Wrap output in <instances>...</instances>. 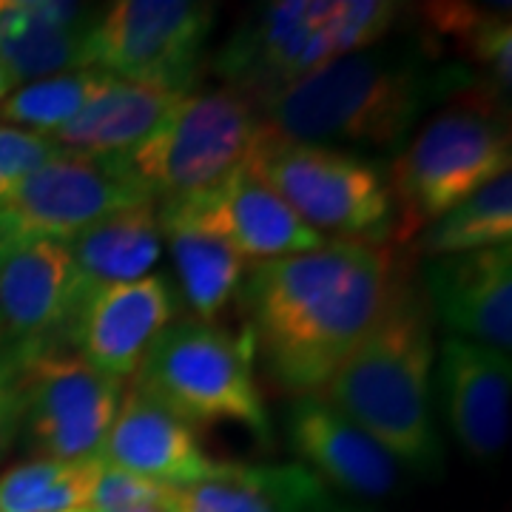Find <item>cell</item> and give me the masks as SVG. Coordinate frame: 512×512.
Here are the masks:
<instances>
[{
    "label": "cell",
    "mask_w": 512,
    "mask_h": 512,
    "mask_svg": "<svg viewBox=\"0 0 512 512\" xmlns=\"http://www.w3.org/2000/svg\"><path fill=\"white\" fill-rule=\"evenodd\" d=\"M100 458L109 467L165 487H188L217 467V461L202 450L197 430L148 399L134 384H128L123 393Z\"/></svg>",
    "instance_id": "ac0fdd59"
},
{
    "label": "cell",
    "mask_w": 512,
    "mask_h": 512,
    "mask_svg": "<svg viewBox=\"0 0 512 512\" xmlns=\"http://www.w3.org/2000/svg\"><path fill=\"white\" fill-rule=\"evenodd\" d=\"M157 211L225 239L245 262L254 265L316 251L328 242L299 220L248 168L234 171L200 197L160 202Z\"/></svg>",
    "instance_id": "4fadbf2b"
},
{
    "label": "cell",
    "mask_w": 512,
    "mask_h": 512,
    "mask_svg": "<svg viewBox=\"0 0 512 512\" xmlns=\"http://www.w3.org/2000/svg\"><path fill=\"white\" fill-rule=\"evenodd\" d=\"M424 35L447 57L476 74L481 86L501 97L512 86V29L510 15L473 3H427L421 6Z\"/></svg>",
    "instance_id": "603a6c76"
},
{
    "label": "cell",
    "mask_w": 512,
    "mask_h": 512,
    "mask_svg": "<svg viewBox=\"0 0 512 512\" xmlns=\"http://www.w3.org/2000/svg\"><path fill=\"white\" fill-rule=\"evenodd\" d=\"M319 512H376L365 507V504H356V501H345V498H336V495H330L322 501V507Z\"/></svg>",
    "instance_id": "1f68e13d"
},
{
    "label": "cell",
    "mask_w": 512,
    "mask_h": 512,
    "mask_svg": "<svg viewBox=\"0 0 512 512\" xmlns=\"http://www.w3.org/2000/svg\"><path fill=\"white\" fill-rule=\"evenodd\" d=\"M285 430L302 467L325 487L370 501L402 490V464L322 393L293 399L285 413Z\"/></svg>",
    "instance_id": "2e32d148"
},
{
    "label": "cell",
    "mask_w": 512,
    "mask_h": 512,
    "mask_svg": "<svg viewBox=\"0 0 512 512\" xmlns=\"http://www.w3.org/2000/svg\"><path fill=\"white\" fill-rule=\"evenodd\" d=\"M421 296L450 336L512 350V245L433 256L421 265Z\"/></svg>",
    "instance_id": "9a60e30c"
},
{
    "label": "cell",
    "mask_w": 512,
    "mask_h": 512,
    "mask_svg": "<svg viewBox=\"0 0 512 512\" xmlns=\"http://www.w3.org/2000/svg\"><path fill=\"white\" fill-rule=\"evenodd\" d=\"M180 293L165 274L92 291L74 311L60 345H72L89 365L123 379L137 373L148 350L180 319Z\"/></svg>",
    "instance_id": "7c38bea8"
},
{
    "label": "cell",
    "mask_w": 512,
    "mask_h": 512,
    "mask_svg": "<svg viewBox=\"0 0 512 512\" xmlns=\"http://www.w3.org/2000/svg\"><path fill=\"white\" fill-rule=\"evenodd\" d=\"M328 487L296 464H225L171 490L174 512H319Z\"/></svg>",
    "instance_id": "ffe728a7"
},
{
    "label": "cell",
    "mask_w": 512,
    "mask_h": 512,
    "mask_svg": "<svg viewBox=\"0 0 512 512\" xmlns=\"http://www.w3.org/2000/svg\"><path fill=\"white\" fill-rule=\"evenodd\" d=\"M106 461L32 458L0 476V512H72L92 504Z\"/></svg>",
    "instance_id": "484cf974"
},
{
    "label": "cell",
    "mask_w": 512,
    "mask_h": 512,
    "mask_svg": "<svg viewBox=\"0 0 512 512\" xmlns=\"http://www.w3.org/2000/svg\"><path fill=\"white\" fill-rule=\"evenodd\" d=\"M402 274L387 245L342 239L254 265L239 302L268 382L293 399L322 393L376 328Z\"/></svg>",
    "instance_id": "6da1fadb"
},
{
    "label": "cell",
    "mask_w": 512,
    "mask_h": 512,
    "mask_svg": "<svg viewBox=\"0 0 512 512\" xmlns=\"http://www.w3.org/2000/svg\"><path fill=\"white\" fill-rule=\"evenodd\" d=\"M72 512H94V510H89V507H86V510H72Z\"/></svg>",
    "instance_id": "e575fe53"
},
{
    "label": "cell",
    "mask_w": 512,
    "mask_h": 512,
    "mask_svg": "<svg viewBox=\"0 0 512 512\" xmlns=\"http://www.w3.org/2000/svg\"><path fill=\"white\" fill-rule=\"evenodd\" d=\"M163 225L157 202L109 214L66 242L77 274L80 302L109 285L137 282L154 271L163 254Z\"/></svg>",
    "instance_id": "44dd1931"
},
{
    "label": "cell",
    "mask_w": 512,
    "mask_h": 512,
    "mask_svg": "<svg viewBox=\"0 0 512 512\" xmlns=\"http://www.w3.org/2000/svg\"><path fill=\"white\" fill-rule=\"evenodd\" d=\"M476 86L439 43L404 32L330 60L256 109L265 134L285 143L399 154L433 111Z\"/></svg>",
    "instance_id": "7a4b0ae2"
},
{
    "label": "cell",
    "mask_w": 512,
    "mask_h": 512,
    "mask_svg": "<svg viewBox=\"0 0 512 512\" xmlns=\"http://www.w3.org/2000/svg\"><path fill=\"white\" fill-rule=\"evenodd\" d=\"M424 259L512 245V174H501L413 239Z\"/></svg>",
    "instance_id": "d4e9b609"
},
{
    "label": "cell",
    "mask_w": 512,
    "mask_h": 512,
    "mask_svg": "<svg viewBox=\"0 0 512 512\" xmlns=\"http://www.w3.org/2000/svg\"><path fill=\"white\" fill-rule=\"evenodd\" d=\"M80 305L66 242L0 228V333L60 345Z\"/></svg>",
    "instance_id": "5bb4252c"
},
{
    "label": "cell",
    "mask_w": 512,
    "mask_h": 512,
    "mask_svg": "<svg viewBox=\"0 0 512 512\" xmlns=\"http://www.w3.org/2000/svg\"><path fill=\"white\" fill-rule=\"evenodd\" d=\"M214 18V6L197 0H117L94 23L86 69L188 94L202 69Z\"/></svg>",
    "instance_id": "9c48e42d"
},
{
    "label": "cell",
    "mask_w": 512,
    "mask_h": 512,
    "mask_svg": "<svg viewBox=\"0 0 512 512\" xmlns=\"http://www.w3.org/2000/svg\"><path fill=\"white\" fill-rule=\"evenodd\" d=\"M111 80L114 77L97 69H74V72L26 83L3 100L0 123L35 131L43 137H55L57 131L69 126Z\"/></svg>",
    "instance_id": "4316f807"
},
{
    "label": "cell",
    "mask_w": 512,
    "mask_h": 512,
    "mask_svg": "<svg viewBox=\"0 0 512 512\" xmlns=\"http://www.w3.org/2000/svg\"><path fill=\"white\" fill-rule=\"evenodd\" d=\"M171 490H174V487H171ZM126 512H174L171 510V493H168L165 501H157V504H143V507H131V510Z\"/></svg>",
    "instance_id": "d6a6232c"
},
{
    "label": "cell",
    "mask_w": 512,
    "mask_h": 512,
    "mask_svg": "<svg viewBox=\"0 0 512 512\" xmlns=\"http://www.w3.org/2000/svg\"><path fill=\"white\" fill-rule=\"evenodd\" d=\"M171 493V487L157 484V481H148V478L131 476L123 473L117 467H103L100 481L94 487L92 504L89 510L94 512H126L131 507H143V504H157L165 501Z\"/></svg>",
    "instance_id": "f1b7e54d"
},
{
    "label": "cell",
    "mask_w": 512,
    "mask_h": 512,
    "mask_svg": "<svg viewBox=\"0 0 512 512\" xmlns=\"http://www.w3.org/2000/svg\"><path fill=\"white\" fill-rule=\"evenodd\" d=\"M160 225L180 282L177 285L180 302H185V308L191 311V319L217 322L225 305L242 288L248 262L225 239L214 237L197 225L171 220L163 214H160Z\"/></svg>",
    "instance_id": "cb8c5ba5"
},
{
    "label": "cell",
    "mask_w": 512,
    "mask_h": 512,
    "mask_svg": "<svg viewBox=\"0 0 512 512\" xmlns=\"http://www.w3.org/2000/svg\"><path fill=\"white\" fill-rule=\"evenodd\" d=\"M402 15V3L384 0L259 3L217 49L214 72L259 106L330 60L393 35Z\"/></svg>",
    "instance_id": "277c9868"
},
{
    "label": "cell",
    "mask_w": 512,
    "mask_h": 512,
    "mask_svg": "<svg viewBox=\"0 0 512 512\" xmlns=\"http://www.w3.org/2000/svg\"><path fill=\"white\" fill-rule=\"evenodd\" d=\"M245 168L319 237L384 245L396 234L387 171L376 160L262 131Z\"/></svg>",
    "instance_id": "ba28073f"
},
{
    "label": "cell",
    "mask_w": 512,
    "mask_h": 512,
    "mask_svg": "<svg viewBox=\"0 0 512 512\" xmlns=\"http://www.w3.org/2000/svg\"><path fill=\"white\" fill-rule=\"evenodd\" d=\"M185 94L160 86L111 80L69 126L57 131V146L83 157H126L154 134Z\"/></svg>",
    "instance_id": "7402d4cb"
},
{
    "label": "cell",
    "mask_w": 512,
    "mask_h": 512,
    "mask_svg": "<svg viewBox=\"0 0 512 512\" xmlns=\"http://www.w3.org/2000/svg\"><path fill=\"white\" fill-rule=\"evenodd\" d=\"M100 9L69 0H0V69L12 83L86 69Z\"/></svg>",
    "instance_id": "d6986e66"
},
{
    "label": "cell",
    "mask_w": 512,
    "mask_h": 512,
    "mask_svg": "<svg viewBox=\"0 0 512 512\" xmlns=\"http://www.w3.org/2000/svg\"><path fill=\"white\" fill-rule=\"evenodd\" d=\"M254 362V336L248 328L234 330L183 316L148 350L134 373V387L191 427L239 424L268 441L271 419Z\"/></svg>",
    "instance_id": "8992f818"
},
{
    "label": "cell",
    "mask_w": 512,
    "mask_h": 512,
    "mask_svg": "<svg viewBox=\"0 0 512 512\" xmlns=\"http://www.w3.org/2000/svg\"><path fill=\"white\" fill-rule=\"evenodd\" d=\"M262 131L259 109L245 94L228 86L188 92L120 163L157 205L191 200L245 168Z\"/></svg>",
    "instance_id": "52a82bcc"
},
{
    "label": "cell",
    "mask_w": 512,
    "mask_h": 512,
    "mask_svg": "<svg viewBox=\"0 0 512 512\" xmlns=\"http://www.w3.org/2000/svg\"><path fill=\"white\" fill-rule=\"evenodd\" d=\"M143 202L154 200L123 171L120 157L60 151L0 205V228L69 242L103 217Z\"/></svg>",
    "instance_id": "8fae6325"
},
{
    "label": "cell",
    "mask_w": 512,
    "mask_h": 512,
    "mask_svg": "<svg viewBox=\"0 0 512 512\" xmlns=\"http://www.w3.org/2000/svg\"><path fill=\"white\" fill-rule=\"evenodd\" d=\"M40 350H43V345H37V342H23V339L0 333V384L20 379L26 365Z\"/></svg>",
    "instance_id": "4dcf8cb0"
},
{
    "label": "cell",
    "mask_w": 512,
    "mask_h": 512,
    "mask_svg": "<svg viewBox=\"0 0 512 512\" xmlns=\"http://www.w3.org/2000/svg\"><path fill=\"white\" fill-rule=\"evenodd\" d=\"M23 430V396L20 379L0 384V461L12 453Z\"/></svg>",
    "instance_id": "f546056e"
},
{
    "label": "cell",
    "mask_w": 512,
    "mask_h": 512,
    "mask_svg": "<svg viewBox=\"0 0 512 512\" xmlns=\"http://www.w3.org/2000/svg\"><path fill=\"white\" fill-rule=\"evenodd\" d=\"M512 165L510 114L487 86L458 94L433 111L387 168L396 242H413L441 214Z\"/></svg>",
    "instance_id": "5b68a950"
},
{
    "label": "cell",
    "mask_w": 512,
    "mask_h": 512,
    "mask_svg": "<svg viewBox=\"0 0 512 512\" xmlns=\"http://www.w3.org/2000/svg\"><path fill=\"white\" fill-rule=\"evenodd\" d=\"M60 151L63 148L52 137L0 123V205L9 200V194L29 174H35L40 165L49 163Z\"/></svg>",
    "instance_id": "83f0119b"
},
{
    "label": "cell",
    "mask_w": 512,
    "mask_h": 512,
    "mask_svg": "<svg viewBox=\"0 0 512 512\" xmlns=\"http://www.w3.org/2000/svg\"><path fill=\"white\" fill-rule=\"evenodd\" d=\"M433 367V316L419 282L402 274L384 316L322 387V396L379 441L404 473L433 478L444 467Z\"/></svg>",
    "instance_id": "3957f363"
},
{
    "label": "cell",
    "mask_w": 512,
    "mask_h": 512,
    "mask_svg": "<svg viewBox=\"0 0 512 512\" xmlns=\"http://www.w3.org/2000/svg\"><path fill=\"white\" fill-rule=\"evenodd\" d=\"M439 402L458 447L493 464L512 433V367L507 353L447 336L439 353Z\"/></svg>",
    "instance_id": "e0dca14e"
},
{
    "label": "cell",
    "mask_w": 512,
    "mask_h": 512,
    "mask_svg": "<svg viewBox=\"0 0 512 512\" xmlns=\"http://www.w3.org/2000/svg\"><path fill=\"white\" fill-rule=\"evenodd\" d=\"M12 92H15V83H12V77L0 69V106H3V100H6V97H9Z\"/></svg>",
    "instance_id": "836d02e7"
},
{
    "label": "cell",
    "mask_w": 512,
    "mask_h": 512,
    "mask_svg": "<svg viewBox=\"0 0 512 512\" xmlns=\"http://www.w3.org/2000/svg\"><path fill=\"white\" fill-rule=\"evenodd\" d=\"M126 387L123 379L97 370L66 345H49L20 376V439L35 458L100 456Z\"/></svg>",
    "instance_id": "30bf717a"
}]
</instances>
